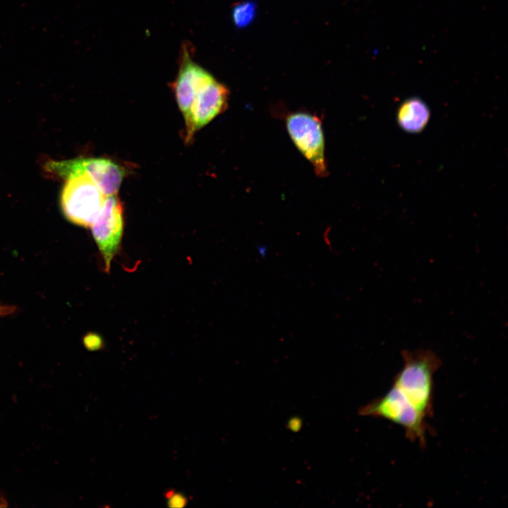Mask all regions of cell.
<instances>
[{"instance_id": "cell-1", "label": "cell", "mask_w": 508, "mask_h": 508, "mask_svg": "<svg viewBox=\"0 0 508 508\" xmlns=\"http://www.w3.org/2000/svg\"><path fill=\"white\" fill-rule=\"evenodd\" d=\"M403 367L394 378L397 388L425 418L433 413L434 375L441 360L428 349L401 351Z\"/></svg>"}, {"instance_id": "cell-2", "label": "cell", "mask_w": 508, "mask_h": 508, "mask_svg": "<svg viewBox=\"0 0 508 508\" xmlns=\"http://www.w3.org/2000/svg\"><path fill=\"white\" fill-rule=\"evenodd\" d=\"M362 416L382 418L403 428L406 437L425 446L428 429L425 418L394 386L383 396L377 397L361 407Z\"/></svg>"}, {"instance_id": "cell-3", "label": "cell", "mask_w": 508, "mask_h": 508, "mask_svg": "<svg viewBox=\"0 0 508 508\" xmlns=\"http://www.w3.org/2000/svg\"><path fill=\"white\" fill-rule=\"evenodd\" d=\"M66 179L61 195L64 215L78 226H90L107 196L86 173L75 174Z\"/></svg>"}, {"instance_id": "cell-4", "label": "cell", "mask_w": 508, "mask_h": 508, "mask_svg": "<svg viewBox=\"0 0 508 508\" xmlns=\"http://www.w3.org/2000/svg\"><path fill=\"white\" fill-rule=\"evenodd\" d=\"M286 126L295 146L312 164L316 175L320 177L327 176L320 119L307 112H294L286 116Z\"/></svg>"}, {"instance_id": "cell-5", "label": "cell", "mask_w": 508, "mask_h": 508, "mask_svg": "<svg viewBox=\"0 0 508 508\" xmlns=\"http://www.w3.org/2000/svg\"><path fill=\"white\" fill-rule=\"evenodd\" d=\"M47 171L63 178L86 173L97 185L105 196L116 195L125 176L124 169L107 158H77L47 162Z\"/></svg>"}, {"instance_id": "cell-6", "label": "cell", "mask_w": 508, "mask_h": 508, "mask_svg": "<svg viewBox=\"0 0 508 508\" xmlns=\"http://www.w3.org/2000/svg\"><path fill=\"white\" fill-rule=\"evenodd\" d=\"M90 227L108 272L113 258L120 249L124 229L123 206L117 194L106 198Z\"/></svg>"}, {"instance_id": "cell-7", "label": "cell", "mask_w": 508, "mask_h": 508, "mask_svg": "<svg viewBox=\"0 0 508 508\" xmlns=\"http://www.w3.org/2000/svg\"><path fill=\"white\" fill-rule=\"evenodd\" d=\"M229 90L213 76L199 90L185 121L186 141L223 112L228 104Z\"/></svg>"}, {"instance_id": "cell-8", "label": "cell", "mask_w": 508, "mask_h": 508, "mask_svg": "<svg viewBox=\"0 0 508 508\" xmlns=\"http://www.w3.org/2000/svg\"><path fill=\"white\" fill-rule=\"evenodd\" d=\"M212 77L192 60L187 47L182 49L179 73L171 87L184 121L188 118L198 92Z\"/></svg>"}, {"instance_id": "cell-9", "label": "cell", "mask_w": 508, "mask_h": 508, "mask_svg": "<svg viewBox=\"0 0 508 508\" xmlns=\"http://www.w3.org/2000/svg\"><path fill=\"white\" fill-rule=\"evenodd\" d=\"M430 111L428 106L418 98H411L399 107L397 121L400 127L410 133L421 131L428 123Z\"/></svg>"}, {"instance_id": "cell-10", "label": "cell", "mask_w": 508, "mask_h": 508, "mask_svg": "<svg viewBox=\"0 0 508 508\" xmlns=\"http://www.w3.org/2000/svg\"><path fill=\"white\" fill-rule=\"evenodd\" d=\"M257 13V4L253 1L238 3L232 8V21L238 28L248 26L255 19Z\"/></svg>"}, {"instance_id": "cell-11", "label": "cell", "mask_w": 508, "mask_h": 508, "mask_svg": "<svg viewBox=\"0 0 508 508\" xmlns=\"http://www.w3.org/2000/svg\"><path fill=\"white\" fill-rule=\"evenodd\" d=\"M168 500L167 505L169 507H183L187 504V497L181 492H175L174 490H169L164 492Z\"/></svg>"}, {"instance_id": "cell-12", "label": "cell", "mask_w": 508, "mask_h": 508, "mask_svg": "<svg viewBox=\"0 0 508 508\" xmlns=\"http://www.w3.org/2000/svg\"><path fill=\"white\" fill-rule=\"evenodd\" d=\"M85 346L90 350H98L102 348V341L97 335L89 336L85 339Z\"/></svg>"}, {"instance_id": "cell-13", "label": "cell", "mask_w": 508, "mask_h": 508, "mask_svg": "<svg viewBox=\"0 0 508 508\" xmlns=\"http://www.w3.org/2000/svg\"><path fill=\"white\" fill-rule=\"evenodd\" d=\"M15 310L16 308L14 306L0 303V316H4L13 313Z\"/></svg>"}, {"instance_id": "cell-14", "label": "cell", "mask_w": 508, "mask_h": 508, "mask_svg": "<svg viewBox=\"0 0 508 508\" xmlns=\"http://www.w3.org/2000/svg\"><path fill=\"white\" fill-rule=\"evenodd\" d=\"M301 427V422L297 418H292L289 422V428L292 431H298Z\"/></svg>"}]
</instances>
